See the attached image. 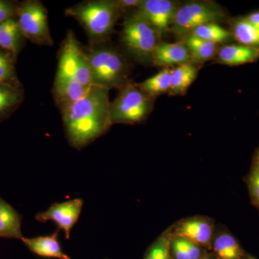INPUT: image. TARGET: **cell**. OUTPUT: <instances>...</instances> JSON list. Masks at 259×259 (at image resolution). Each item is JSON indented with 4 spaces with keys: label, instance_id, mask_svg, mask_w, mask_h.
Returning <instances> with one entry per match:
<instances>
[{
    "label": "cell",
    "instance_id": "cell-30",
    "mask_svg": "<svg viewBox=\"0 0 259 259\" xmlns=\"http://www.w3.org/2000/svg\"><path fill=\"white\" fill-rule=\"evenodd\" d=\"M245 19L255 28L259 29V11L251 13Z\"/></svg>",
    "mask_w": 259,
    "mask_h": 259
},
{
    "label": "cell",
    "instance_id": "cell-23",
    "mask_svg": "<svg viewBox=\"0 0 259 259\" xmlns=\"http://www.w3.org/2000/svg\"><path fill=\"white\" fill-rule=\"evenodd\" d=\"M190 34L215 44L228 41L233 37L231 32L218 23H207L201 25L192 30Z\"/></svg>",
    "mask_w": 259,
    "mask_h": 259
},
{
    "label": "cell",
    "instance_id": "cell-15",
    "mask_svg": "<svg viewBox=\"0 0 259 259\" xmlns=\"http://www.w3.org/2000/svg\"><path fill=\"white\" fill-rule=\"evenodd\" d=\"M25 40L16 18L0 23V49L10 51L18 57Z\"/></svg>",
    "mask_w": 259,
    "mask_h": 259
},
{
    "label": "cell",
    "instance_id": "cell-28",
    "mask_svg": "<svg viewBox=\"0 0 259 259\" xmlns=\"http://www.w3.org/2000/svg\"><path fill=\"white\" fill-rule=\"evenodd\" d=\"M183 239L184 245L187 250L190 259H199L200 258V249H199L198 245L193 243V242L189 241V240Z\"/></svg>",
    "mask_w": 259,
    "mask_h": 259
},
{
    "label": "cell",
    "instance_id": "cell-12",
    "mask_svg": "<svg viewBox=\"0 0 259 259\" xmlns=\"http://www.w3.org/2000/svg\"><path fill=\"white\" fill-rule=\"evenodd\" d=\"M212 235V226L208 221L202 219H191L181 223L175 228L176 238H184L197 245L209 243Z\"/></svg>",
    "mask_w": 259,
    "mask_h": 259
},
{
    "label": "cell",
    "instance_id": "cell-13",
    "mask_svg": "<svg viewBox=\"0 0 259 259\" xmlns=\"http://www.w3.org/2000/svg\"><path fill=\"white\" fill-rule=\"evenodd\" d=\"M218 62L228 66L248 64L259 59L258 48L241 45L223 46L217 51Z\"/></svg>",
    "mask_w": 259,
    "mask_h": 259
},
{
    "label": "cell",
    "instance_id": "cell-6",
    "mask_svg": "<svg viewBox=\"0 0 259 259\" xmlns=\"http://www.w3.org/2000/svg\"><path fill=\"white\" fill-rule=\"evenodd\" d=\"M16 19L24 37L32 44L44 47L54 45L49 28L47 8L39 0L18 2Z\"/></svg>",
    "mask_w": 259,
    "mask_h": 259
},
{
    "label": "cell",
    "instance_id": "cell-9",
    "mask_svg": "<svg viewBox=\"0 0 259 259\" xmlns=\"http://www.w3.org/2000/svg\"><path fill=\"white\" fill-rule=\"evenodd\" d=\"M178 8L177 3L171 0H141L136 10L163 35L171 31Z\"/></svg>",
    "mask_w": 259,
    "mask_h": 259
},
{
    "label": "cell",
    "instance_id": "cell-14",
    "mask_svg": "<svg viewBox=\"0 0 259 259\" xmlns=\"http://www.w3.org/2000/svg\"><path fill=\"white\" fill-rule=\"evenodd\" d=\"M22 216L0 197V238L21 240Z\"/></svg>",
    "mask_w": 259,
    "mask_h": 259
},
{
    "label": "cell",
    "instance_id": "cell-29",
    "mask_svg": "<svg viewBox=\"0 0 259 259\" xmlns=\"http://www.w3.org/2000/svg\"><path fill=\"white\" fill-rule=\"evenodd\" d=\"M141 1V0H116V3L122 12L125 10L134 9V8L137 10Z\"/></svg>",
    "mask_w": 259,
    "mask_h": 259
},
{
    "label": "cell",
    "instance_id": "cell-1",
    "mask_svg": "<svg viewBox=\"0 0 259 259\" xmlns=\"http://www.w3.org/2000/svg\"><path fill=\"white\" fill-rule=\"evenodd\" d=\"M109 91L92 86L81 99L61 112L65 135L71 147L80 151L111 127Z\"/></svg>",
    "mask_w": 259,
    "mask_h": 259
},
{
    "label": "cell",
    "instance_id": "cell-25",
    "mask_svg": "<svg viewBox=\"0 0 259 259\" xmlns=\"http://www.w3.org/2000/svg\"><path fill=\"white\" fill-rule=\"evenodd\" d=\"M18 2L11 0H0V23L16 18V10Z\"/></svg>",
    "mask_w": 259,
    "mask_h": 259
},
{
    "label": "cell",
    "instance_id": "cell-3",
    "mask_svg": "<svg viewBox=\"0 0 259 259\" xmlns=\"http://www.w3.org/2000/svg\"><path fill=\"white\" fill-rule=\"evenodd\" d=\"M90 63L93 86L120 90L131 81L129 65L124 56L107 42L85 48Z\"/></svg>",
    "mask_w": 259,
    "mask_h": 259
},
{
    "label": "cell",
    "instance_id": "cell-19",
    "mask_svg": "<svg viewBox=\"0 0 259 259\" xmlns=\"http://www.w3.org/2000/svg\"><path fill=\"white\" fill-rule=\"evenodd\" d=\"M173 68H164L157 74L138 83L140 88L151 97L168 93L171 88Z\"/></svg>",
    "mask_w": 259,
    "mask_h": 259
},
{
    "label": "cell",
    "instance_id": "cell-10",
    "mask_svg": "<svg viewBox=\"0 0 259 259\" xmlns=\"http://www.w3.org/2000/svg\"><path fill=\"white\" fill-rule=\"evenodd\" d=\"M191 56L185 42H160L155 49L151 62L156 66L171 68L190 63Z\"/></svg>",
    "mask_w": 259,
    "mask_h": 259
},
{
    "label": "cell",
    "instance_id": "cell-21",
    "mask_svg": "<svg viewBox=\"0 0 259 259\" xmlns=\"http://www.w3.org/2000/svg\"><path fill=\"white\" fill-rule=\"evenodd\" d=\"M232 35L241 45L255 48L259 47V29L245 18L235 22Z\"/></svg>",
    "mask_w": 259,
    "mask_h": 259
},
{
    "label": "cell",
    "instance_id": "cell-18",
    "mask_svg": "<svg viewBox=\"0 0 259 259\" xmlns=\"http://www.w3.org/2000/svg\"><path fill=\"white\" fill-rule=\"evenodd\" d=\"M185 45L190 51L191 61L203 63L212 59L217 54V44L190 34L185 36Z\"/></svg>",
    "mask_w": 259,
    "mask_h": 259
},
{
    "label": "cell",
    "instance_id": "cell-31",
    "mask_svg": "<svg viewBox=\"0 0 259 259\" xmlns=\"http://www.w3.org/2000/svg\"><path fill=\"white\" fill-rule=\"evenodd\" d=\"M256 163H257V164L259 165V151H258V154H257Z\"/></svg>",
    "mask_w": 259,
    "mask_h": 259
},
{
    "label": "cell",
    "instance_id": "cell-8",
    "mask_svg": "<svg viewBox=\"0 0 259 259\" xmlns=\"http://www.w3.org/2000/svg\"><path fill=\"white\" fill-rule=\"evenodd\" d=\"M83 206V200L81 198L56 202L51 204L47 210L37 212L35 219L39 223H55L58 228L64 231L66 239L69 240L71 230L79 221Z\"/></svg>",
    "mask_w": 259,
    "mask_h": 259
},
{
    "label": "cell",
    "instance_id": "cell-2",
    "mask_svg": "<svg viewBox=\"0 0 259 259\" xmlns=\"http://www.w3.org/2000/svg\"><path fill=\"white\" fill-rule=\"evenodd\" d=\"M121 13L116 0H89L67 8L65 15L81 25L94 46L108 41Z\"/></svg>",
    "mask_w": 259,
    "mask_h": 259
},
{
    "label": "cell",
    "instance_id": "cell-11",
    "mask_svg": "<svg viewBox=\"0 0 259 259\" xmlns=\"http://www.w3.org/2000/svg\"><path fill=\"white\" fill-rule=\"evenodd\" d=\"M59 231L54 232L48 236H37L35 238H25L21 241L32 253L44 258L56 259H71L69 255L63 251L59 240Z\"/></svg>",
    "mask_w": 259,
    "mask_h": 259
},
{
    "label": "cell",
    "instance_id": "cell-26",
    "mask_svg": "<svg viewBox=\"0 0 259 259\" xmlns=\"http://www.w3.org/2000/svg\"><path fill=\"white\" fill-rule=\"evenodd\" d=\"M249 188L253 200L259 206V165L257 163L250 172Z\"/></svg>",
    "mask_w": 259,
    "mask_h": 259
},
{
    "label": "cell",
    "instance_id": "cell-16",
    "mask_svg": "<svg viewBox=\"0 0 259 259\" xmlns=\"http://www.w3.org/2000/svg\"><path fill=\"white\" fill-rule=\"evenodd\" d=\"M25 93L23 88H16L0 83V122L10 117L22 105Z\"/></svg>",
    "mask_w": 259,
    "mask_h": 259
},
{
    "label": "cell",
    "instance_id": "cell-24",
    "mask_svg": "<svg viewBox=\"0 0 259 259\" xmlns=\"http://www.w3.org/2000/svg\"><path fill=\"white\" fill-rule=\"evenodd\" d=\"M145 259H170V243L168 238L162 237L155 242Z\"/></svg>",
    "mask_w": 259,
    "mask_h": 259
},
{
    "label": "cell",
    "instance_id": "cell-20",
    "mask_svg": "<svg viewBox=\"0 0 259 259\" xmlns=\"http://www.w3.org/2000/svg\"><path fill=\"white\" fill-rule=\"evenodd\" d=\"M16 61V56L11 52L0 49V83L23 88L15 69Z\"/></svg>",
    "mask_w": 259,
    "mask_h": 259
},
{
    "label": "cell",
    "instance_id": "cell-22",
    "mask_svg": "<svg viewBox=\"0 0 259 259\" xmlns=\"http://www.w3.org/2000/svg\"><path fill=\"white\" fill-rule=\"evenodd\" d=\"M214 249L220 259H240L243 254L236 238L228 233H223L216 238Z\"/></svg>",
    "mask_w": 259,
    "mask_h": 259
},
{
    "label": "cell",
    "instance_id": "cell-7",
    "mask_svg": "<svg viewBox=\"0 0 259 259\" xmlns=\"http://www.w3.org/2000/svg\"><path fill=\"white\" fill-rule=\"evenodd\" d=\"M222 8L209 2H190L179 7L172 22L171 30L187 36L192 30L207 23H218L224 18Z\"/></svg>",
    "mask_w": 259,
    "mask_h": 259
},
{
    "label": "cell",
    "instance_id": "cell-5",
    "mask_svg": "<svg viewBox=\"0 0 259 259\" xmlns=\"http://www.w3.org/2000/svg\"><path fill=\"white\" fill-rule=\"evenodd\" d=\"M154 97L144 93L137 83L130 81L119 90L110 102V120L114 124H134L143 122L151 113Z\"/></svg>",
    "mask_w": 259,
    "mask_h": 259
},
{
    "label": "cell",
    "instance_id": "cell-4",
    "mask_svg": "<svg viewBox=\"0 0 259 259\" xmlns=\"http://www.w3.org/2000/svg\"><path fill=\"white\" fill-rule=\"evenodd\" d=\"M161 34L136 10L124 20L121 40L133 58L139 62H150L160 44Z\"/></svg>",
    "mask_w": 259,
    "mask_h": 259
},
{
    "label": "cell",
    "instance_id": "cell-27",
    "mask_svg": "<svg viewBox=\"0 0 259 259\" xmlns=\"http://www.w3.org/2000/svg\"><path fill=\"white\" fill-rule=\"evenodd\" d=\"M172 247H173L174 253H175L177 259H190L182 238H175L172 243Z\"/></svg>",
    "mask_w": 259,
    "mask_h": 259
},
{
    "label": "cell",
    "instance_id": "cell-17",
    "mask_svg": "<svg viewBox=\"0 0 259 259\" xmlns=\"http://www.w3.org/2000/svg\"><path fill=\"white\" fill-rule=\"evenodd\" d=\"M198 69L191 63H187L173 68L171 85L169 94L172 95H184L196 79Z\"/></svg>",
    "mask_w": 259,
    "mask_h": 259
}]
</instances>
